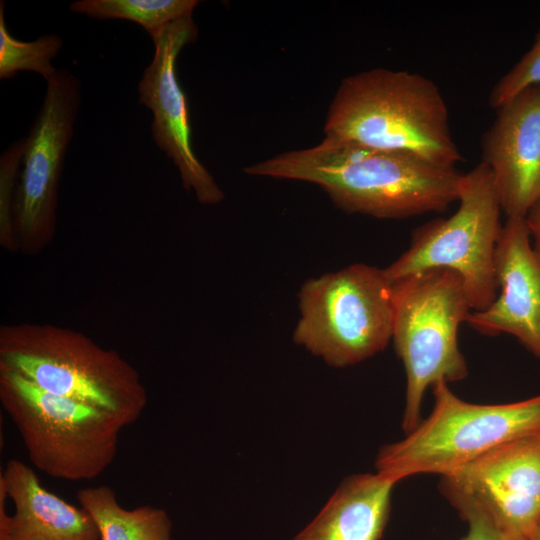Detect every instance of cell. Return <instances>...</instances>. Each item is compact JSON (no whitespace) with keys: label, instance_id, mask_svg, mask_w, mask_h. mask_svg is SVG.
Segmentation results:
<instances>
[{"label":"cell","instance_id":"d6986e66","mask_svg":"<svg viewBox=\"0 0 540 540\" xmlns=\"http://www.w3.org/2000/svg\"><path fill=\"white\" fill-rule=\"evenodd\" d=\"M540 85V29L530 49L492 88L489 105L497 109L525 89Z\"/></svg>","mask_w":540,"mask_h":540},{"label":"cell","instance_id":"603a6c76","mask_svg":"<svg viewBox=\"0 0 540 540\" xmlns=\"http://www.w3.org/2000/svg\"><path fill=\"white\" fill-rule=\"evenodd\" d=\"M529 540H540V520Z\"/></svg>","mask_w":540,"mask_h":540},{"label":"cell","instance_id":"30bf717a","mask_svg":"<svg viewBox=\"0 0 540 540\" xmlns=\"http://www.w3.org/2000/svg\"><path fill=\"white\" fill-rule=\"evenodd\" d=\"M440 490L454 507L475 506L503 530L529 540L540 520V432L441 476Z\"/></svg>","mask_w":540,"mask_h":540},{"label":"cell","instance_id":"7a4b0ae2","mask_svg":"<svg viewBox=\"0 0 540 540\" xmlns=\"http://www.w3.org/2000/svg\"><path fill=\"white\" fill-rule=\"evenodd\" d=\"M324 133L361 145L406 152L453 168L462 155L438 86L417 73L373 68L343 79Z\"/></svg>","mask_w":540,"mask_h":540},{"label":"cell","instance_id":"8fae6325","mask_svg":"<svg viewBox=\"0 0 540 540\" xmlns=\"http://www.w3.org/2000/svg\"><path fill=\"white\" fill-rule=\"evenodd\" d=\"M197 36L193 14L152 35L154 54L138 83V95L153 114V140L177 167L184 188L193 191L202 204L214 205L223 200L224 193L193 151L189 108L176 74L178 55Z\"/></svg>","mask_w":540,"mask_h":540},{"label":"cell","instance_id":"2e32d148","mask_svg":"<svg viewBox=\"0 0 540 540\" xmlns=\"http://www.w3.org/2000/svg\"><path fill=\"white\" fill-rule=\"evenodd\" d=\"M76 497L96 523L101 540H172V522L162 508H123L107 485L82 488Z\"/></svg>","mask_w":540,"mask_h":540},{"label":"cell","instance_id":"5bb4252c","mask_svg":"<svg viewBox=\"0 0 540 540\" xmlns=\"http://www.w3.org/2000/svg\"><path fill=\"white\" fill-rule=\"evenodd\" d=\"M0 476L15 506L0 540H101L89 513L46 490L22 461L9 460Z\"/></svg>","mask_w":540,"mask_h":540},{"label":"cell","instance_id":"3957f363","mask_svg":"<svg viewBox=\"0 0 540 540\" xmlns=\"http://www.w3.org/2000/svg\"><path fill=\"white\" fill-rule=\"evenodd\" d=\"M431 414L406 437L382 447L376 472L394 482L420 473L448 475L486 453L540 432V394L504 404L469 403L448 383L432 386Z\"/></svg>","mask_w":540,"mask_h":540},{"label":"cell","instance_id":"7c38bea8","mask_svg":"<svg viewBox=\"0 0 540 540\" xmlns=\"http://www.w3.org/2000/svg\"><path fill=\"white\" fill-rule=\"evenodd\" d=\"M499 293L466 323L484 335L507 333L540 358V254L524 217H507L495 251Z\"/></svg>","mask_w":540,"mask_h":540},{"label":"cell","instance_id":"6da1fadb","mask_svg":"<svg viewBox=\"0 0 540 540\" xmlns=\"http://www.w3.org/2000/svg\"><path fill=\"white\" fill-rule=\"evenodd\" d=\"M251 176L318 185L339 209L382 219L444 212L458 201L462 175L415 155L332 137L249 165Z\"/></svg>","mask_w":540,"mask_h":540},{"label":"cell","instance_id":"7402d4cb","mask_svg":"<svg viewBox=\"0 0 540 540\" xmlns=\"http://www.w3.org/2000/svg\"><path fill=\"white\" fill-rule=\"evenodd\" d=\"M525 220L530 232L532 245L540 254V199L528 211Z\"/></svg>","mask_w":540,"mask_h":540},{"label":"cell","instance_id":"9a60e30c","mask_svg":"<svg viewBox=\"0 0 540 540\" xmlns=\"http://www.w3.org/2000/svg\"><path fill=\"white\" fill-rule=\"evenodd\" d=\"M395 484L377 472L344 479L293 540H379Z\"/></svg>","mask_w":540,"mask_h":540},{"label":"cell","instance_id":"4fadbf2b","mask_svg":"<svg viewBox=\"0 0 540 540\" xmlns=\"http://www.w3.org/2000/svg\"><path fill=\"white\" fill-rule=\"evenodd\" d=\"M496 111L482 138V162L491 171L505 215L525 218L540 199V85Z\"/></svg>","mask_w":540,"mask_h":540},{"label":"cell","instance_id":"ac0fdd59","mask_svg":"<svg viewBox=\"0 0 540 540\" xmlns=\"http://www.w3.org/2000/svg\"><path fill=\"white\" fill-rule=\"evenodd\" d=\"M5 2H0V79L14 77L20 71L40 74L46 81L58 71L52 60L60 53L63 40L57 34H46L33 41L12 36L6 26Z\"/></svg>","mask_w":540,"mask_h":540},{"label":"cell","instance_id":"e0dca14e","mask_svg":"<svg viewBox=\"0 0 540 540\" xmlns=\"http://www.w3.org/2000/svg\"><path fill=\"white\" fill-rule=\"evenodd\" d=\"M197 0H77L69 10L99 20H127L151 37L171 22L193 14Z\"/></svg>","mask_w":540,"mask_h":540},{"label":"cell","instance_id":"ffe728a7","mask_svg":"<svg viewBox=\"0 0 540 540\" xmlns=\"http://www.w3.org/2000/svg\"><path fill=\"white\" fill-rule=\"evenodd\" d=\"M26 147V138L14 141L0 156V227L1 236L10 238L14 224V194L16 177Z\"/></svg>","mask_w":540,"mask_h":540},{"label":"cell","instance_id":"44dd1931","mask_svg":"<svg viewBox=\"0 0 540 540\" xmlns=\"http://www.w3.org/2000/svg\"><path fill=\"white\" fill-rule=\"evenodd\" d=\"M455 508L468 523L467 534L459 540H527L503 530L475 506L460 504Z\"/></svg>","mask_w":540,"mask_h":540},{"label":"cell","instance_id":"ba28073f","mask_svg":"<svg viewBox=\"0 0 540 540\" xmlns=\"http://www.w3.org/2000/svg\"><path fill=\"white\" fill-rule=\"evenodd\" d=\"M458 202L450 217L416 228L409 248L385 271L395 283L427 270H452L464 284L471 309L481 311L497 296L495 251L503 226L500 201L485 163L462 175Z\"/></svg>","mask_w":540,"mask_h":540},{"label":"cell","instance_id":"5b68a950","mask_svg":"<svg viewBox=\"0 0 540 540\" xmlns=\"http://www.w3.org/2000/svg\"><path fill=\"white\" fill-rule=\"evenodd\" d=\"M392 340L406 374L402 428L407 434L421 421L428 387L463 380L467 364L458 347V328L471 312L460 276L432 269L394 283Z\"/></svg>","mask_w":540,"mask_h":540},{"label":"cell","instance_id":"277c9868","mask_svg":"<svg viewBox=\"0 0 540 540\" xmlns=\"http://www.w3.org/2000/svg\"><path fill=\"white\" fill-rule=\"evenodd\" d=\"M297 297L293 341L331 367L358 364L392 339L394 283L385 268L355 263L312 277Z\"/></svg>","mask_w":540,"mask_h":540},{"label":"cell","instance_id":"8992f818","mask_svg":"<svg viewBox=\"0 0 540 540\" xmlns=\"http://www.w3.org/2000/svg\"><path fill=\"white\" fill-rule=\"evenodd\" d=\"M0 401L30 461L45 474L69 481L92 480L114 461L122 427L106 412L48 393L2 368Z\"/></svg>","mask_w":540,"mask_h":540},{"label":"cell","instance_id":"9c48e42d","mask_svg":"<svg viewBox=\"0 0 540 540\" xmlns=\"http://www.w3.org/2000/svg\"><path fill=\"white\" fill-rule=\"evenodd\" d=\"M46 83L14 196V225L27 242L44 239L54 228L58 182L81 104V83L70 70L58 69Z\"/></svg>","mask_w":540,"mask_h":540},{"label":"cell","instance_id":"52a82bcc","mask_svg":"<svg viewBox=\"0 0 540 540\" xmlns=\"http://www.w3.org/2000/svg\"><path fill=\"white\" fill-rule=\"evenodd\" d=\"M0 368L22 375L48 393L106 412L122 428L140 418L148 401L129 364L75 335L6 333Z\"/></svg>","mask_w":540,"mask_h":540}]
</instances>
